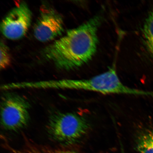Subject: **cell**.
Masks as SVG:
<instances>
[{
  "instance_id": "obj_1",
  "label": "cell",
  "mask_w": 153,
  "mask_h": 153,
  "mask_svg": "<svg viewBox=\"0 0 153 153\" xmlns=\"http://www.w3.org/2000/svg\"><path fill=\"white\" fill-rule=\"evenodd\" d=\"M102 17L96 15L48 45L43 51L44 57L59 69L69 71L89 62L96 52L97 31Z\"/></svg>"
},
{
  "instance_id": "obj_2",
  "label": "cell",
  "mask_w": 153,
  "mask_h": 153,
  "mask_svg": "<svg viewBox=\"0 0 153 153\" xmlns=\"http://www.w3.org/2000/svg\"><path fill=\"white\" fill-rule=\"evenodd\" d=\"M45 89L76 90L92 91L104 94L143 95L148 94L127 87L122 83L114 66L104 73L85 79L49 80L43 82Z\"/></svg>"
},
{
  "instance_id": "obj_3",
  "label": "cell",
  "mask_w": 153,
  "mask_h": 153,
  "mask_svg": "<svg viewBox=\"0 0 153 153\" xmlns=\"http://www.w3.org/2000/svg\"><path fill=\"white\" fill-rule=\"evenodd\" d=\"M90 127L88 120L79 114L56 112L50 116L47 130L50 136L55 140L71 144L85 136Z\"/></svg>"
},
{
  "instance_id": "obj_4",
  "label": "cell",
  "mask_w": 153,
  "mask_h": 153,
  "mask_svg": "<svg viewBox=\"0 0 153 153\" xmlns=\"http://www.w3.org/2000/svg\"><path fill=\"white\" fill-rule=\"evenodd\" d=\"M30 104L24 97L14 93L5 94L1 102V123L4 129L18 131L30 121Z\"/></svg>"
},
{
  "instance_id": "obj_5",
  "label": "cell",
  "mask_w": 153,
  "mask_h": 153,
  "mask_svg": "<svg viewBox=\"0 0 153 153\" xmlns=\"http://www.w3.org/2000/svg\"><path fill=\"white\" fill-rule=\"evenodd\" d=\"M32 14L24 1L21 2L9 11L1 24V31L7 39L16 40L25 35L30 25Z\"/></svg>"
},
{
  "instance_id": "obj_6",
  "label": "cell",
  "mask_w": 153,
  "mask_h": 153,
  "mask_svg": "<svg viewBox=\"0 0 153 153\" xmlns=\"http://www.w3.org/2000/svg\"><path fill=\"white\" fill-rule=\"evenodd\" d=\"M64 30L62 16L49 6L42 5L39 16L34 28L36 39L42 42L50 41L62 35Z\"/></svg>"
},
{
  "instance_id": "obj_7",
  "label": "cell",
  "mask_w": 153,
  "mask_h": 153,
  "mask_svg": "<svg viewBox=\"0 0 153 153\" xmlns=\"http://www.w3.org/2000/svg\"><path fill=\"white\" fill-rule=\"evenodd\" d=\"M11 153H78L76 151L65 149L53 148L42 145H39L28 142L23 148L13 149L7 146Z\"/></svg>"
},
{
  "instance_id": "obj_8",
  "label": "cell",
  "mask_w": 153,
  "mask_h": 153,
  "mask_svg": "<svg viewBox=\"0 0 153 153\" xmlns=\"http://www.w3.org/2000/svg\"><path fill=\"white\" fill-rule=\"evenodd\" d=\"M135 139V148L140 153H153V129L143 130Z\"/></svg>"
},
{
  "instance_id": "obj_9",
  "label": "cell",
  "mask_w": 153,
  "mask_h": 153,
  "mask_svg": "<svg viewBox=\"0 0 153 153\" xmlns=\"http://www.w3.org/2000/svg\"><path fill=\"white\" fill-rule=\"evenodd\" d=\"M143 43L149 54L153 59V8L149 12L142 29Z\"/></svg>"
},
{
  "instance_id": "obj_10",
  "label": "cell",
  "mask_w": 153,
  "mask_h": 153,
  "mask_svg": "<svg viewBox=\"0 0 153 153\" xmlns=\"http://www.w3.org/2000/svg\"><path fill=\"white\" fill-rule=\"evenodd\" d=\"M1 59H0V68L1 69H4L10 65L11 57L9 49L7 46L3 42H1Z\"/></svg>"
},
{
  "instance_id": "obj_11",
  "label": "cell",
  "mask_w": 153,
  "mask_h": 153,
  "mask_svg": "<svg viewBox=\"0 0 153 153\" xmlns=\"http://www.w3.org/2000/svg\"><path fill=\"white\" fill-rule=\"evenodd\" d=\"M123 150H122V153H124V152H123Z\"/></svg>"
}]
</instances>
